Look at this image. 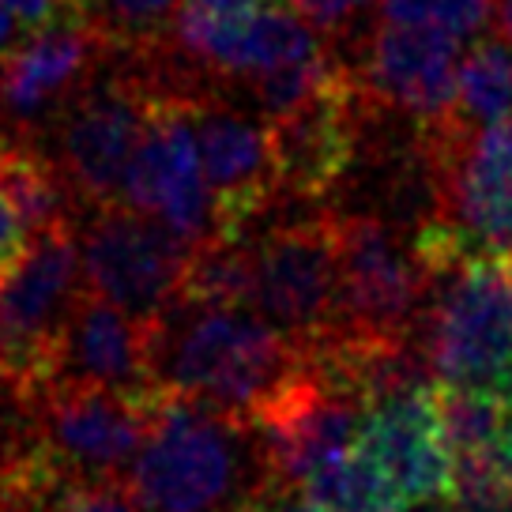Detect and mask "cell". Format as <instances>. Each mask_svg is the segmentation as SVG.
I'll use <instances>...</instances> for the list:
<instances>
[{"label": "cell", "instance_id": "1", "mask_svg": "<svg viewBox=\"0 0 512 512\" xmlns=\"http://www.w3.org/2000/svg\"><path fill=\"white\" fill-rule=\"evenodd\" d=\"M415 343L433 381L512 396V256L471 249L452 226L422 223Z\"/></svg>", "mask_w": 512, "mask_h": 512}, {"label": "cell", "instance_id": "2", "mask_svg": "<svg viewBox=\"0 0 512 512\" xmlns=\"http://www.w3.org/2000/svg\"><path fill=\"white\" fill-rule=\"evenodd\" d=\"M140 512H215L268 501L275 486L249 415L159 388L155 418L125 471Z\"/></svg>", "mask_w": 512, "mask_h": 512}, {"label": "cell", "instance_id": "3", "mask_svg": "<svg viewBox=\"0 0 512 512\" xmlns=\"http://www.w3.org/2000/svg\"><path fill=\"white\" fill-rule=\"evenodd\" d=\"M305 354L260 313L177 302L159 324L155 384L249 415Z\"/></svg>", "mask_w": 512, "mask_h": 512}, {"label": "cell", "instance_id": "4", "mask_svg": "<svg viewBox=\"0 0 512 512\" xmlns=\"http://www.w3.org/2000/svg\"><path fill=\"white\" fill-rule=\"evenodd\" d=\"M430 170L433 219L471 249L512 256V117L467 128L456 121L418 128Z\"/></svg>", "mask_w": 512, "mask_h": 512}, {"label": "cell", "instance_id": "5", "mask_svg": "<svg viewBox=\"0 0 512 512\" xmlns=\"http://www.w3.org/2000/svg\"><path fill=\"white\" fill-rule=\"evenodd\" d=\"M83 294L76 223L31 234L0 275V373L23 392L53 377L57 343Z\"/></svg>", "mask_w": 512, "mask_h": 512}, {"label": "cell", "instance_id": "6", "mask_svg": "<svg viewBox=\"0 0 512 512\" xmlns=\"http://www.w3.org/2000/svg\"><path fill=\"white\" fill-rule=\"evenodd\" d=\"M155 400L159 388L121 392L49 377L31 388L34 441L68 479H125L151 430Z\"/></svg>", "mask_w": 512, "mask_h": 512}, {"label": "cell", "instance_id": "7", "mask_svg": "<svg viewBox=\"0 0 512 512\" xmlns=\"http://www.w3.org/2000/svg\"><path fill=\"white\" fill-rule=\"evenodd\" d=\"M76 219L83 287L132 317L162 320L181 298L192 245L159 219L125 204L87 208Z\"/></svg>", "mask_w": 512, "mask_h": 512}, {"label": "cell", "instance_id": "8", "mask_svg": "<svg viewBox=\"0 0 512 512\" xmlns=\"http://www.w3.org/2000/svg\"><path fill=\"white\" fill-rule=\"evenodd\" d=\"M336 328L328 336L415 339L422 275L411 245L377 215H336Z\"/></svg>", "mask_w": 512, "mask_h": 512}, {"label": "cell", "instance_id": "9", "mask_svg": "<svg viewBox=\"0 0 512 512\" xmlns=\"http://www.w3.org/2000/svg\"><path fill=\"white\" fill-rule=\"evenodd\" d=\"M192 91L196 87L189 83H162V91L151 102L144 132L132 147L117 204L144 211L166 230H174L181 241L200 245L215 238V215H211V196L204 185L196 140H192Z\"/></svg>", "mask_w": 512, "mask_h": 512}, {"label": "cell", "instance_id": "10", "mask_svg": "<svg viewBox=\"0 0 512 512\" xmlns=\"http://www.w3.org/2000/svg\"><path fill=\"white\" fill-rule=\"evenodd\" d=\"M189 121L211 196L215 234L241 238L279 196L268 121L234 106L226 91L211 83L189 95Z\"/></svg>", "mask_w": 512, "mask_h": 512}, {"label": "cell", "instance_id": "11", "mask_svg": "<svg viewBox=\"0 0 512 512\" xmlns=\"http://www.w3.org/2000/svg\"><path fill=\"white\" fill-rule=\"evenodd\" d=\"M369 117H381L358 95L347 61H339L309 95L268 121L279 192L317 204L354 170Z\"/></svg>", "mask_w": 512, "mask_h": 512}, {"label": "cell", "instance_id": "12", "mask_svg": "<svg viewBox=\"0 0 512 512\" xmlns=\"http://www.w3.org/2000/svg\"><path fill=\"white\" fill-rule=\"evenodd\" d=\"M358 418L362 400L320 373L309 354L249 411L268 471L283 494H294L313 467L354 445Z\"/></svg>", "mask_w": 512, "mask_h": 512}, {"label": "cell", "instance_id": "13", "mask_svg": "<svg viewBox=\"0 0 512 512\" xmlns=\"http://www.w3.org/2000/svg\"><path fill=\"white\" fill-rule=\"evenodd\" d=\"M121 49L106 19L53 23L27 31L0 57V128L16 140H38L53 113Z\"/></svg>", "mask_w": 512, "mask_h": 512}, {"label": "cell", "instance_id": "14", "mask_svg": "<svg viewBox=\"0 0 512 512\" xmlns=\"http://www.w3.org/2000/svg\"><path fill=\"white\" fill-rule=\"evenodd\" d=\"M460 53L464 42L452 34L377 16L347 68L369 110L403 113L415 128H426L452 110Z\"/></svg>", "mask_w": 512, "mask_h": 512}, {"label": "cell", "instance_id": "15", "mask_svg": "<svg viewBox=\"0 0 512 512\" xmlns=\"http://www.w3.org/2000/svg\"><path fill=\"white\" fill-rule=\"evenodd\" d=\"M253 309L302 347H313L336 328L332 211L279 223L260 238Z\"/></svg>", "mask_w": 512, "mask_h": 512}, {"label": "cell", "instance_id": "16", "mask_svg": "<svg viewBox=\"0 0 512 512\" xmlns=\"http://www.w3.org/2000/svg\"><path fill=\"white\" fill-rule=\"evenodd\" d=\"M351 448L381 467V475L407 505L448 497L452 452L437 426L433 384L369 403L358 418Z\"/></svg>", "mask_w": 512, "mask_h": 512}, {"label": "cell", "instance_id": "17", "mask_svg": "<svg viewBox=\"0 0 512 512\" xmlns=\"http://www.w3.org/2000/svg\"><path fill=\"white\" fill-rule=\"evenodd\" d=\"M162 320L132 317L125 309L95 298L83 287L80 302L64 324L53 377L121 388V392H147L155 384V347H159Z\"/></svg>", "mask_w": 512, "mask_h": 512}, {"label": "cell", "instance_id": "18", "mask_svg": "<svg viewBox=\"0 0 512 512\" xmlns=\"http://www.w3.org/2000/svg\"><path fill=\"white\" fill-rule=\"evenodd\" d=\"M0 189L19 211V219L27 226V234L49 230V226L76 223V196L64 185L61 170L53 166L42 147L34 140H16L8 136V144L0 151Z\"/></svg>", "mask_w": 512, "mask_h": 512}, {"label": "cell", "instance_id": "19", "mask_svg": "<svg viewBox=\"0 0 512 512\" xmlns=\"http://www.w3.org/2000/svg\"><path fill=\"white\" fill-rule=\"evenodd\" d=\"M256 294V245L241 238H215L192 245L181 298L185 305H211V309H253Z\"/></svg>", "mask_w": 512, "mask_h": 512}, {"label": "cell", "instance_id": "20", "mask_svg": "<svg viewBox=\"0 0 512 512\" xmlns=\"http://www.w3.org/2000/svg\"><path fill=\"white\" fill-rule=\"evenodd\" d=\"M505 117H512V49L505 38L482 31L471 38L467 53H460L448 121L479 128Z\"/></svg>", "mask_w": 512, "mask_h": 512}, {"label": "cell", "instance_id": "21", "mask_svg": "<svg viewBox=\"0 0 512 512\" xmlns=\"http://www.w3.org/2000/svg\"><path fill=\"white\" fill-rule=\"evenodd\" d=\"M305 501L320 512H403L407 501L396 486L384 479L381 467L366 460L362 452H339L332 460L313 467L298 486Z\"/></svg>", "mask_w": 512, "mask_h": 512}, {"label": "cell", "instance_id": "22", "mask_svg": "<svg viewBox=\"0 0 512 512\" xmlns=\"http://www.w3.org/2000/svg\"><path fill=\"white\" fill-rule=\"evenodd\" d=\"M290 12L317 34L339 61H351L354 49L381 16V0H287Z\"/></svg>", "mask_w": 512, "mask_h": 512}, {"label": "cell", "instance_id": "23", "mask_svg": "<svg viewBox=\"0 0 512 512\" xmlns=\"http://www.w3.org/2000/svg\"><path fill=\"white\" fill-rule=\"evenodd\" d=\"M381 19L418 23L471 42L482 31H490L494 0H381Z\"/></svg>", "mask_w": 512, "mask_h": 512}, {"label": "cell", "instance_id": "24", "mask_svg": "<svg viewBox=\"0 0 512 512\" xmlns=\"http://www.w3.org/2000/svg\"><path fill=\"white\" fill-rule=\"evenodd\" d=\"M177 0H106L98 8L121 49H151L170 38Z\"/></svg>", "mask_w": 512, "mask_h": 512}, {"label": "cell", "instance_id": "25", "mask_svg": "<svg viewBox=\"0 0 512 512\" xmlns=\"http://www.w3.org/2000/svg\"><path fill=\"white\" fill-rule=\"evenodd\" d=\"M34 445L31 392L0 373V475Z\"/></svg>", "mask_w": 512, "mask_h": 512}, {"label": "cell", "instance_id": "26", "mask_svg": "<svg viewBox=\"0 0 512 512\" xmlns=\"http://www.w3.org/2000/svg\"><path fill=\"white\" fill-rule=\"evenodd\" d=\"M272 0H177L174 31H200V27H238L249 16H256Z\"/></svg>", "mask_w": 512, "mask_h": 512}, {"label": "cell", "instance_id": "27", "mask_svg": "<svg viewBox=\"0 0 512 512\" xmlns=\"http://www.w3.org/2000/svg\"><path fill=\"white\" fill-rule=\"evenodd\" d=\"M8 16L16 19L23 31H42L53 23H87L98 19L95 0H0Z\"/></svg>", "mask_w": 512, "mask_h": 512}, {"label": "cell", "instance_id": "28", "mask_svg": "<svg viewBox=\"0 0 512 512\" xmlns=\"http://www.w3.org/2000/svg\"><path fill=\"white\" fill-rule=\"evenodd\" d=\"M27 241H31L27 226H23L19 211L12 208V200H8L4 189H0V275L16 264L19 253L27 249Z\"/></svg>", "mask_w": 512, "mask_h": 512}, {"label": "cell", "instance_id": "29", "mask_svg": "<svg viewBox=\"0 0 512 512\" xmlns=\"http://www.w3.org/2000/svg\"><path fill=\"white\" fill-rule=\"evenodd\" d=\"M264 509L268 512H320V509H313L309 501H298V497H290V494H272L264 501Z\"/></svg>", "mask_w": 512, "mask_h": 512}, {"label": "cell", "instance_id": "30", "mask_svg": "<svg viewBox=\"0 0 512 512\" xmlns=\"http://www.w3.org/2000/svg\"><path fill=\"white\" fill-rule=\"evenodd\" d=\"M494 19H497V27H501L505 46L512 49V0H494Z\"/></svg>", "mask_w": 512, "mask_h": 512}, {"label": "cell", "instance_id": "31", "mask_svg": "<svg viewBox=\"0 0 512 512\" xmlns=\"http://www.w3.org/2000/svg\"><path fill=\"white\" fill-rule=\"evenodd\" d=\"M16 42V19L8 16V8L0 4V57L8 53V46Z\"/></svg>", "mask_w": 512, "mask_h": 512}, {"label": "cell", "instance_id": "32", "mask_svg": "<svg viewBox=\"0 0 512 512\" xmlns=\"http://www.w3.org/2000/svg\"><path fill=\"white\" fill-rule=\"evenodd\" d=\"M215 512H268V509H264V501H238V505H226V509H215Z\"/></svg>", "mask_w": 512, "mask_h": 512}, {"label": "cell", "instance_id": "33", "mask_svg": "<svg viewBox=\"0 0 512 512\" xmlns=\"http://www.w3.org/2000/svg\"><path fill=\"white\" fill-rule=\"evenodd\" d=\"M497 456H501V464H505V471H509V479H512V433H509V441H505V448H501Z\"/></svg>", "mask_w": 512, "mask_h": 512}, {"label": "cell", "instance_id": "34", "mask_svg": "<svg viewBox=\"0 0 512 512\" xmlns=\"http://www.w3.org/2000/svg\"><path fill=\"white\" fill-rule=\"evenodd\" d=\"M0 512H23V509H19V505H12V501H4V497H0Z\"/></svg>", "mask_w": 512, "mask_h": 512}, {"label": "cell", "instance_id": "35", "mask_svg": "<svg viewBox=\"0 0 512 512\" xmlns=\"http://www.w3.org/2000/svg\"><path fill=\"white\" fill-rule=\"evenodd\" d=\"M4 144H8V132H4V128H0V151H4Z\"/></svg>", "mask_w": 512, "mask_h": 512}, {"label": "cell", "instance_id": "36", "mask_svg": "<svg viewBox=\"0 0 512 512\" xmlns=\"http://www.w3.org/2000/svg\"><path fill=\"white\" fill-rule=\"evenodd\" d=\"M95 4H98V0H95Z\"/></svg>", "mask_w": 512, "mask_h": 512}]
</instances>
